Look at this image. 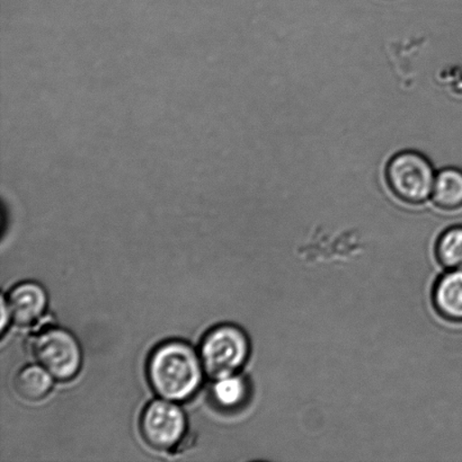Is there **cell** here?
I'll return each mask as SVG.
<instances>
[{"instance_id":"30bf717a","label":"cell","mask_w":462,"mask_h":462,"mask_svg":"<svg viewBox=\"0 0 462 462\" xmlns=\"http://www.w3.org/2000/svg\"><path fill=\"white\" fill-rule=\"evenodd\" d=\"M251 397V384L237 374L217 380L212 387V398L217 406L226 411L243 409Z\"/></svg>"},{"instance_id":"8fae6325","label":"cell","mask_w":462,"mask_h":462,"mask_svg":"<svg viewBox=\"0 0 462 462\" xmlns=\"http://www.w3.org/2000/svg\"><path fill=\"white\" fill-rule=\"evenodd\" d=\"M437 261L446 270H462V226H452L439 236Z\"/></svg>"},{"instance_id":"6da1fadb","label":"cell","mask_w":462,"mask_h":462,"mask_svg":"<svg viewBox=\"0 0 462 462\" xmlns=\"http://www.w3.org/2000/svg\"><path fill=\"white\" fill-rule=\"evenodd\" d=\"M203 365L191 346L182 341L161 344L148 360L147 374L153 391L162 400L183 402L201 386Z\"/></svg>"},{"instance_id":"8992f818","label":"cell","mask_w":462,"mask_h":462,"mask_svg":"<svg viewBox=\"0 0 462 462\" xmlns=\"http://www.w3.org/2000/svg\"><path fill=\"white\" fill-rule=\"evenodd\" d=\"M9 317L20 326H31L42 319L48 305L45 290L35 282L17 284L7 298Z\"/></svg>"},{"instance_id":"7a4b0ae2","label":"cell","mask_w":462,"mask_h":462,"mask_svg":"<svg viewBox=\"0 0 462 462\" xmlns=\"http://www.w3.org/2000/svg\"><path fill=\"white\" fill-rule=\"evenodd\" d=\"M436 175L429 158L415 151L396 153L384 171L391 192L411 206L423 205L432 197Z\"/></svg>"},{"instance_id":"52a82bcc","label":"cell","mask_w":462,"mask_h":462,"mask_svg":"<svg viewBox=\"0 0 462 462\" xmlns=\"http://www.w3.org/2000/svg\"><path fill=\"white\" fill-rule=\"evenodd\" d=\"M434 310L441 319L462 324V270H447L432 289Z\"/></svg>"},{"instance_id":"5b68a950","label":"cell","mask_w":462,"mask_h":462,"mask_svg":"<svg viewBox=\"0 0 462 462\" xmlns=\"http://www.w3.org/2000/svg\"><path fill=\"white\" fill-rule=\"evenodd\" d=\"M144 442L156 451H170L187 432L183 411L171 401H153L144 409L140 420Z\"/></svg>"},{"instance_id":"9c48e42d","label":"cell","mask_w":462,"mask_h":462,"mask_svg":"<svg viewBox=\"0 0 462 462\" xmlns=\"http://www.w3.org/2000/svg\"><path fill=\"white\" fill-rule=\"evenodd\" d=\"M52 375L42 365H29L18 371L14 379L17 395L27 402H40L49 395L52 389Z\"/></svg>"},{"instance_id":"277c9868","label":"cell","mask_w":462,"mask_h":462,"mask_svg":"<svg viewBox=\"0 0 462 462\" xmlns=\"http://www.w3.org/2000/svg\"><path fill=\"white\" fill-rule=\"evenodd\" d=\"M33 352L39 364L54 379L68 382L79 373L83 361L80 346L66 329H44L34 339Z\"/></svg>"},{"instance_id":"ba28073f","label":"cell","mask_w":462,"mask_h":462,"mask_svg":"<svg viewBox=\"0 0 462 462\" xmlns=\"http://www.w3.org/2000/svg\"><path fill=\"white\" fill-rule=\"evenodd\" d=\"M432 201L439 209L456 211L462 208V171L446 167L434 180Z\"/></svg>"},{"instance_id":"3957f363","label":"cell","mask_w":462,"mask_h":462,"mask_svg":"<svg viewBox=\"0 0 462 462\" xmlns=\"http://www.w3.org/2000/svg\"><path fill=\"white\" fill-rule=\"evenodd\" d=\"M251 343L247 334L238 326H217L203 337L200 359L203 369L212 379H221L237 374L246 364Z\"/></svg>"}]
</instances>
